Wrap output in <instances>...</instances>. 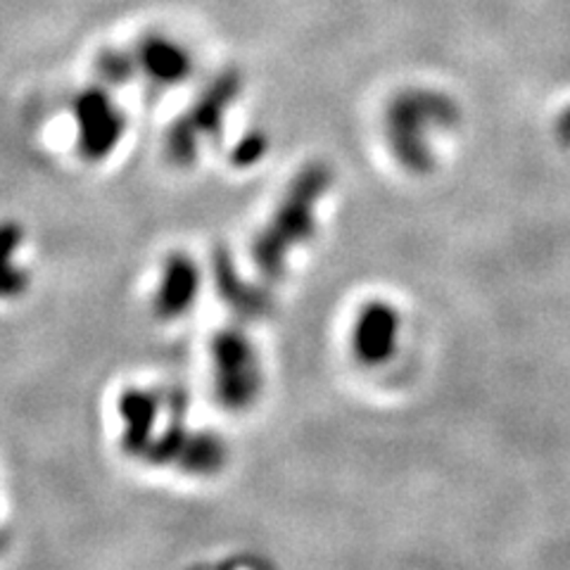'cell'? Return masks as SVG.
<instances>
[{
  "mask_svg": "<svg viewBox=\"0 0 570 570\" xmlns=\"http://www.w3.org/2000/svg\"><path fill=\"white\" fill-rule=\"evenodd\" d=\"M331 174L324 167L302 169L295 184L283 195L272 222L255 240V259L266 276H281L293 249L307 243L316 226V205L324 198Z\"/></svg>",
  "mask_w": 570,
  "mask_h": 570,
  "instance_id": "cell-1",
  "label": "cell"
},
{
  "mask_svg": "<svg viewBox=\"0 0 570 570\" xmlns=\"http://www.w3.org/2000/svg\"><path fill=\"white\" fill-rule=\"evenodd\" d=\"M134 60L138 75L159 88L178 86L193 71V60L186 48L171 41L169 36H148L134 52Z\"/></svg>",
  "mask_w": 570,
  "mask_h": 570,
  "instance_id": "cell-9",
  "label": "cell"
},
{
  "mask_svg": "<svg viewBox=\"0 0 570 570\" xmlns=\"http://www.w3.org/2000/svg\"><path fill=\"white\" fill-rule=\"evenodd\" d=\"M200 295V269L186 253H174L165 259L153 293V312L159 321L186 316Z\"/></svg>",
  "mask_w": 570,
  "mask_h": 570,
  "instance_id": "cell-7",
  "label": "cell"
},
{
  "mask_svg": "<svg viewBox=\"0 0 570 570\" xmlns=\"http://www.w3.org/2000/svg\"><path fill=\"white\" fill-rule=\"evenodd\" d=\"M27 228L17 219H0V302H17L31 291V272L22 259Z\"/></svg>",
  "mask_w": 570,
  "mask_h": 570,
  "instance_id": "cell-10",
  "label": "cell"
},
{
  "mask_svg": "<svg viewBox=\"0 0 570 570\" xmlns=\"http://www.w3.org/2000/svg\"><path fill=\"white\" fill-rule=\"evenodd\" d=\"M165 412V392L148 387H127L119 395L117 414L121 421L119 444L127 456L146 461L157 438V423Z\"/></svg>",
  "mask_w": 570,
  "mask_h": 570,
  "instance_id": "cell-6",
  "label": "cell"
},
{
  "mask_svg": "<svg viewBox=\"0 0 570 570\" xmlns=\"http://www.w3.org/2000/svg\"><path fill=\"white\" fill-rule=\"evenodd\" d=\"M71 119H75V150L86 165L107 163L119 150L129 129L119 102L100 86L77 94L71 102Z\"/></svg>",
  "mask_w": 570,
  "mask_h": 570,
  "instance_id": "cell-3",
  "label": "cell"
},
{
  "mask_svg": "<svg viewBox=\"0 0 570 570\" xmlns=\"http://www.w3.org/2000/svg\"><path fill=\"white\" fill-rule=\"evenodd\" d=\"M452 121V105L444 98H438L435 94L428 91L404 94L390 107V146L400 157V163L409 169H428L431 167V148H428L431 134H428V124L450 127Z\"/></svg>",
  "mask_w": 570,
  "mask_h": 570,
  "instance_id": "cell-2",
  "label": "cell"
},
{
  "mask_svg": "<svg viewBox=\"0 0 570 570\" xmlns=\"http://www.w3.org/2000/svg\"><path fill=\"white\" fill-rule=\"evenodd\" d=\"M400 316L385 302H371L354 321L352 347L368 366L383 364L397 350Z\"/></svg>",
  "mask_w": 570,
  "mask_h": 570,
  "instance_id": "cell-8",
  "label": "cell"
},
{
  "mask_svg": "<svg viewBox=\"0 0 570 570\" xmlns=\"http://www.w3.org/2000/svg\"><path fill=\"white\" fill-rule=\"evenodd\" d=\"M217 285H219V293L222 297L226 299V305L234 309L236 314L245 316V318H253L257 314H264V305H259L257 299V293L255 291H245L240 288V278L234 269V264H230V259L222 257L217 262Z\"/></svg>",
  "mask_w": 570,
  "mask_h": 570,
  "instance_id": "cell-11",
  "label": "cell"
},
{
  "mask_svg": "<svg viewBox=\"0 0 570 570\" xmlns=\"http://www.w3.org/2000/svg\"><path fill=\"white\" fill-rule=\"evenodd\" d=\"M98 69H100L102 81L112 83V86L127 83L138 75L134 52H121V50L102 52L100 60H98Z\"/></svg>",
  "mask_w": 570,
  "mask_h": 570,
  "instance_id": "cell-12",
  "label": "cell"
},
{
  "mask_svg": "<svg viewBox=\"0 0 570 570\" xmlns=\"http://www.w3.org/2000/svg\"><path fill=\"white\" fill-rule=\"evenodd\" d=\"M236 98V79L224 77L214 81L207 91L193 102L190 110L171 124L165 136V153L176 167H190L198 159L203 142L217 136L226 107Z\"/></svg>",
  "mask_w": 570,
  "mask_h": 570,
  "instance_id": "cell-5",
  "label": "cell"
},
{
  "mask_svg": "<svg viewBox=\"0 0 570 570\" xmlns=\"http://www.w3.org/2000/svg\"><path fill=\"white\" fill-rule=\"evenodd\" d=\"M212 376L217 397L228 409H245L255 402L262 387V366L255 347L240 331L226 328L214 335Z\"/></svg>",
  "mask_w": 570,
  "mask_h": 570,
  "instance_id": "cell-4",
  "label": "cell"
}]
</instances>
